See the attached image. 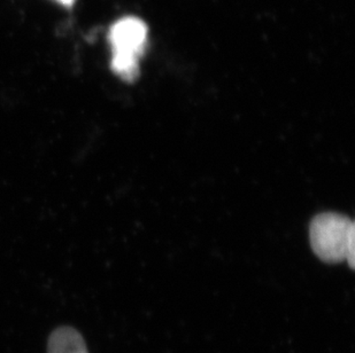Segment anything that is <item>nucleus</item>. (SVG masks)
I'll use <instances>...</instances> for the list:
<instances>
[{"instance_id":"obj_1","label":"nucleus","mask_w":355,"mask_h":353,"mask_svg":"<svg viewBox=\"0 0 355 353\" xmlns=\"http://www.w3.org/2000/svg\"><path fill=\"white\" fill-rule=\"evenodd\" d=\"M311 244L316 256L325 263L347 260L354 269L355 226L352 220L338 213H322L311 225Z\"/></svg>"},{"instance_id":"obj_2","label":"nucleus","mask_w":355,"mask_h":353,"mask_svg":"<svg viewBox=\"0 0 355 353\" xmlns=\"http://www.w3.org/2000/svg\"><path fill=\"white\" fill-rule=\"evenodd\" d=\"M108 40L112 71L124 82L132 83L139 75V61L148 43V26L136 17H122L112 26Z\"/></svg>"},{"instance_id":"obj_3","label":"nucleus","mask_w":355,"mask_h":353,"mask_svg":"<svg viewBox=\"0 0 355 353\" xmlns=\"http://www.w3.org/2000/svg\"><path fill=\"white\" fill-rule=\"evenodd\" d=\"M47 353H87V344L73 327H59L49 337Z\"/></svg>"},{"instance_id":"obj_4","label":"nucleus","mask_w":355,"mask_h":353,"mask_svg":"<svg viewBox=\"0 0 355 353\" xmlns=\"http://www.w3.org/2000/svg\"><path fill=\"white\" fill-rule=\"evenodd\" d=\"M59 3H62L64 6L71 7L74 5L75 0H57Z\"/></svg>"}]
</instances>
